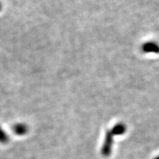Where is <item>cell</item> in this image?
<instances>
[{
  "mask_svg": "<svg viewBox=\"0 0 159 159\" xmlns=\"http://www.w3.org/2000/svg\"><path fill=\"white\" fill-rule=\"evenodd\" d=\"M113 145V135L110 130L106 133L105 139H104L103 146L102 148V154L103 157H107L111 155Z\"/></svg>",
  "mask_w": 159,
  "mask_h": 159,
  "instance_id": "cell-1",
  "label": "cell"
},
{
  "mask_svg": "<svg viewBox=\"0 0 159 159\" xmlns=\"http://www.w3.org/2000/svg\"><path fill=\"white\" fill-rule=\"evenodd\" d=\"M142 50L145 53H159V44L156 42H147L142 46Z\"/></svg>",
  "mask_w": 159,
  "mask_h": 159,
  "instance_id": "cell-2",
  "label": "cell"
},
{
  "mask_svg": "<svg viewBox=\"0 0 159 159\" xmlns=\"http://www.w3.org/2000/svg\"><path fill=\"white\" fill-rule=\"evenodd\" d=\"M127 130L126 126L123 123H119L116 125H114L113 128L111 129V132L113 135H121L125 133Z\"/></svg>",
  "mask_w": 159,
  "mask_h": 159,
  "instance_id": "cell-3",
  "label": "cell"
},
{
  "mask_svg": "<svg viewBox=\"0 0 159 159\" xmlns=\"http://www.w3.org/2000/svg\"><path fill=\"white\" fill-rule=\"evenodd\" d=\"M13 131L17 135H24L28 131V127L24 123H18L13 126Z\"/></svg>",
  "mask_w": 159,
  "mask_h": 159,
  "instance_id": "cell-4",
  "label": "cell"
},
{
  "mask_svg": "<svg viewBox=\"0 0 159 159\" xmlns=\"http://www.w3.org/2000/svg\"><path fill=\"white\" fill-rule=\"evenodd\" d=\"M9 141V137L7 134L4 131L3 129L0 126V143L6 144Z\"/></svg>",
  "mask_w": 159,
  "mask_h": 159,
  "instance_id": "cell-5",
  "label": "cell"
},
{
  "mask_svg": "<svg viewBox=\"0 0 159 159\" xmlns=\"http://www.w3.org/2000/svg\"><path fill=\"white\" fill-rule=\"evenodd\" d=\"M153 159H159V155H158V156H157V157H156L155 158H154Z\"/></svg>",
  "mask_w": 159,
  "mask_h": 159,
  "instance_id": "cell-6",
  "label": "cell"
},
{
  "mask_svg": "<svg viewBox=\"0 0 159 159\" xmlns=\"http://www.w3.org/2000/svg\"><path fill=\"white\" fill-rule=\"evenodd\" d=\"M1 9H2V4L0 3V10H1Z\"/></svg>",
  "mask_w": 159,
  "mask_h": 159,
  "instance_id": "cell-7",
  "label": "cell"
}]
</instances>
